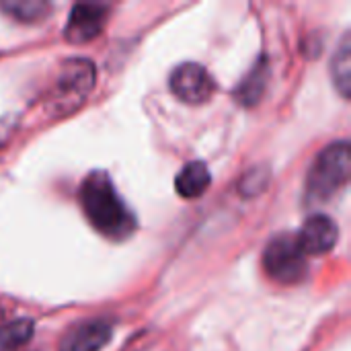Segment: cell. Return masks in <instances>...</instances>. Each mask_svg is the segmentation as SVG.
I'll return each instance as SVG.
<instances>
[{"mask_svg":"<svg viewBox=\"0 0 351 351\" xmlns=\"http://www.w3.org/2000/svg\"><path fill=\"white\" fill-rule=\"evenodd\" d=\"M80 204L93 228L113 241L130 237L136 228L134 214L128 210L113 181L103 171H95L82 181Z\"/></svg>","mask_w":351,"mask_h":351,"instance_id":"1","label":"cell"},{"mask_svg":"<svg viewBox=\"0 0 351 351\" xmlns=\"http://www.w3.org/2000/svg\"><path fill=\"white\" fill-rule=\"evenodd\" d=\"M350 179V144L335 142L327 146L308 173L306 195L313 202H327L339 193Z\"/></svg>","mask_w":351,"mask_h":351,"instance_id":"2","label":"cell"},{"mask_svg":"<svg viewBox=\"0 0 351 351\" xmlns=\"http://www.w3.org/2000/svg\"><path fill=\"white\" fill-rule=\"evenodd\" d=\"M263 267L267 276L280 284H298L308 271L306 255L292 234H280L267 243L263 253Z\"/></svg>","mask_w":351,"mask_h":351,"instance_id":"3","label":"cell"},{"mask_svg":"<svg viewBox=\"0 0 351 351\" xmlns=\"http://www.w3.org/2000/svg\"><path fill=\"white\" fill-rule=\"evenodd\" d=\"M171 90L189 105L206 103L214 93V78L199 64H181L171 74Z\"/></svg>","mask_w":351,"mask_h":351,"instance_id":"4","label":"cell"},{"mask_svg":"<svg viewBox=\"0 0 351 351\" xmlns=\"http://www.w3.org/2000/svg\"><path fill=\"white\" fill-rule=\"evenodd\" d=\"M107 19V6L88 2V4H74L68 23H66V39L74 43H84L99 35Z\"/></svg>","mask_w":351,"mask_h":351,"instance_id":"5","label":"cell"},{"mask_svg":"<svg viewBox=\"0 0 351 351\" xmlns=\"http://www.w3.org/2000/svg\"><path fill=\"white\" fill-rule=\"evenodd\" d=\"M337 237V224L325 214H315L304 222L296 239L304 255H325L335 247Z\"/></svg>","mask_w":351,"mask_h":351,"instance_id":"6","label":"cell"},{"mask_svg":"<svg viewBox=\"0 0 351 351\" xmlns=\"http://www.w3.org/2000/svg\"><path fill=\"white\" fill-rule=\"evenodd\" d=\"M109 339L111 327L105 321H88L64 335L60 351H101L109 343Z\"/></svg>","mask_w":351,"mask_h":351,"instance_id":"7","label":"cell"},{"mask_svg":"<svg viewBox=\"0 0 351 351\" xmlns=\"http://www.w3.org/2000/svg\"><path fill=\"white\" fill-rule=\"evenodd\" d=\"M210 181H212L210 169L202 160H195V162H189L181 169V173L177 175L175 187H177V193L181 197L195 199L210 187Z\"/></svg>","mask_w":351,"mask_h":351,"instance_id":"8","label":"cell"},{"mask_svg":"<svg viewBox=\"0 0 351 351\" xmlns=\"http://www.w3.org/2000/svg\"><path fill=\"white\" fill-rule=\"evenodd\" d=\"M331 72H333V80L339 88V93L348 99L351 90V43L350 33H346L341 37L339 49L333 56L331 62Z\"/></svg>","mask_w":351,"mask_h":351,"instance_id":"9","label":"cell"},{"mask_svg":"<svg viewBox=\"0 0 351 351\" xmlns=\"http://www.w3.org/2000/svg\"><path fill=\"white\" fill-rule=\"evenodd\" d=\"M0 8L4 12H8L10 16H14L16 21L33 23V21L43 19L49 4L41 2V0H6V2L0 4Z\"/></svg>","mask_w":351,"mask_h":351,"instance_id":"10","label":"cell"},{"mask_svg":"<svg viewBox=\"0 0 351 351\" xmlns=\"http://www.w3.org/2000/svg\"><path fill=\"white\" fill-rule=\"evenodd\" d=\"M265 80H267V66H263V64L255 66L237 90L239 101H243L245 105H253L255 101H259V97L265 88Z\"/></svg>","mask_w":351,"mask_h":351,"instance_id":"11","label":"cell"},{"mask_svg":"<svg viewBox=\"0 0 351 351\" xmlns=\"http://www.w3.org/2000/svg\"><path fill=\"white\" fill-rule=\"evenodd\" d=\"M33 335V323L29 319L14 321L6 327H0V351H12Z\"/></svg>","mask_w":351,"mask_h":351,"instance_id":"12","label":"cell"}]
</instances>
